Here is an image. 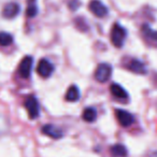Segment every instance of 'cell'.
<instances>
[{
  "mask_svg": "<svg viewBox=\"0 0 157 157\" xmlns=\"http://www.w3.org/2000/svg\"><path fill=\"white\" fill-rule=\"evenodd\" d=\"M127 37V31L122 25L115 23L111 29V42L115 48H120L123 46Z\"/></svg>",
  "mask_w": 157,
  "mask_h": 157,
  "instance_id": "6da1fadb",
  "label": "cell"
},
{
  "mask_svg": "<svg viewBox=\"0 0 157 157\" xmlns=\"http://www.w3.org/2000/svg\"><path fill=\"white\" fill-rule=\"evenodd\" d=\"M111 75H112V66L105 63H99L96 71H95V78H96L97 81L100 82V83H105V82L109 81Z\"/></svg>",
  "mask_w": 157,
  "mask_h": 157,
  "instance_id": "7a4b0ae2",
  "label": "cell"
},
{
  "mask_svg": "<svg viewBox=\"0 0 157 157\" xmlns=\"http://www.w3.org/2000/svg\"><path fill=\"white\" fill-rule=\"evenodd\" d=\"M25 108H26L27 112H28V115L31 120H36V118L39 117L40 114V105L38 99L35 96H29L26 98L24 103Z\"/></svg>",
  "mask_w": 157,
  "mask_h": 157,
  "instance_id": "3957f363",
  "label": "cell"
},
{
  "mask_svg": "<svg viewBox=\"0 0 157 157\" xmlns=\"http://www.w3.org/2000/svg\"><path fill=\"white\" fill-rule=\"evenodd\" d=\"M141 33L144 41L153 48H157V31L153 30L150 25L144 24L141 27Z\"/></svg>",
  "mask_w": 157,
  "mask_h": 157,
  "instance_id": "277c9868",
  "label": "cell"
},
{
  "mask_svg": "<svg viewBox=\"0 0 157 157\" xmlns=\"http://www.w3.org/2000/svg\"><path fill=\"white\" fill-rule=\"evenodd\" d=\"M53 71H54V66L52 65V63L48 59L46 58L40 59L39 63L37 66V72L40 76H42L44 78H48L53 74Z\"/></svg>",
  "mask_w": 157,
  "mask_h": 157,
  "instance_id": "5b68a950",
  "label": "cell"
},
{
  "mask_svg": "<svg viewBox=\"0 0 157 157\" xmlns=\"http://www.w3.org/2000/svg\"><path fill=\"white\" fill-rule=\"evenodd\" d=\"M88 8H90V11L92 12L95 16H97V17H99V18L105 17V16H107L108 13H109L108 8L101 2L100 0H92L90 2Z\"/></svg>",
  "mask_w": 157,
  "mask_h": 157,
  "instance_id": "8992f818",
  "label": "cell"
},
{
  "mask_svg": "<svg viewBox=\"0 0 157 157\" xmlns=\"http://www.w3.org/2000/svg\"><path fill=\"white\" fill-rule=\"evenodd\" d=\"M115 115H116V120L120 123L121 126L123 127H128L130 125L133 124L135 122V117L131 113H129L128 111L123 109H117L115 111Z\"/></svg>",
  "mask_w": 157,
  "mask_h": 157,
  "instance_id": "52a82bcc",
  "label": "cell"
},
{
  "mask_svg": "<svg viewBox=\"0 0 157 157\" xmlns=\"http://www.w3.org/2000/svg\"><path fill=\"white\" fill-rule=\"evenodd\" d=\"M33 58L31 56H26L23 58V60L21 61L20 67H18V74L22 78H27L30 75L31 69H33Z\"/></svg>",
  "mask_w": 157,
  "mask_h": 157,
  "instance_id": "ba28073f",
  "label": "cell"
},
{
  "mask_svg": "<svg viewBox=\"0 0 157 157\" xmlns=\"http://www.w3.org/2000/svg\"><path fill=\"white\" fill-rule=\"evenodd\" d=\"M126 68L136 74H145L147 72L145 65L137 58L129 59V61L126 63Z\"/></svg>",
  "mask_w": 157,
  "mask_h": 157,
  "instance_id": "9c48e42d",
  "label": "cell"
},
{
  "mask_svg": "<svg viewBox=\"0 0 157 157\" xmlns=\"http://www.w3.org/2000/svg\"><path fill=\"white\" fill-rule=\"evenodd\" d=\"M21 11L20 5L16 2H9L5 6L2 10V16L5 18H8V20H11V18H14L18 15Z\"/></svg>",
  "mask_w": 157,
  "mask_h": 157,
  "instance_id": "30bf717a",
  "label": "cell"
},
{
  "mask_svg": "<svg viewBox=\"0 0 157 157\" xmlns=\"http://www.w3.org/2000/svg\"><path fill=\"white\" fill-rule=\"evenodd\" d=\"M41 131L43 135L48 136V137L52 138V139H60L63 137V131L58 128V127L54 126V125H44L41 128Z\"/></svg>",
  "mask_w": 157,
  "mask_h": 157,
  "instance_id": "8fae6325",
  "label": "cell"
},
{
  "mask_svg": "<svg viewBox=\"0 0 157 157\" xmlns=\"http://www.w3.org/2000/svg\"><path fill=\"white\" fill-rule=\"evenodd\" d=\"M110 90H111V94L115 97L116 99H121V100H125V99L128 98V94L127 92L122 87L121 85L116 83H113L110 86Z\"/></svg>",
  "mask_w": 157,
  "mask_h": 157,
  "instance_id": "7c38bea8",
  "label": "cell"
},
{
  "mask_svg": "<svg viewBox=\"0 0 157 157\" xmlns=\"http://www.w3.org/2000/svg\"><path fill=\"white\" fill-rule=\"evenodd\" d=\"M110 152L113 157H126L128 152L127 148L123 144H114L110 147Z\"/></svg>",
  "mask_w": 157,
  "mask_h": 157,
  "instance_id": "4fadbf2b",
  "label": "cell"
},
{
  "mask_svg": "<svg viewBox=\"0 0 157 157\" xmlns=\"http://www.w3.org/2000/svg\"><path fill=\"white\" fill-rule=\"evenodd\" d=\"M80 99V90H78V86L71 85L67 90L66 94V100L70 101V102H76Z\"/></svg>",
  "mask_w": 157,
  "mask_h": 157,
  "instance_id": "5bb4252c",
  "label": "cell"
},
{
  "mask_svg": "<svg viewBox=\"0 0 157 157\" xmlns=\"http://www.w3.org/2000/svg\"><path fill=\"white\" fill-rule=\"evenodd\" d=\"M82 117L85 122L87 123H93L96 121L97 118V112L94 108H86L83 111V114H82Z\"/></svg>",
  "mask_w": 157,
  "mask_h": 157,
  "instance_id": "9a60e30c",
  "label": "cell"
},
{
  "mask_svg": "<svg viewBox=\"0 0 157 157\" xmlns=\"http://www.w3.org/2000/svg\"><path fill=\"white\" fill-rule=\"evenodd\" d=\"M13 42V37L12 35L5 31L0 33V46H9Z\"/></svg>",
  "mask_w": 157,
  "mask_h": 157,
  "instance_id": "2e32d148",
  "label": "cell"
},
{
  "mask_svg": "<svg viewBox=\"0 0 157 157\" xmlns=\"http://www.w3.org/2000/svg\"><path fill=\"white\" fill-rule=\"evenodd\" d=\"M38 13V8L36 6V3H29L28 8L26 9V15L28 17H35Z\"/></svg>",
  "mask_w": 157,
  "mask_h": 157,
  "instance_id": "e0dca14e",
  "label": "cell"
},
{
  "mask_svg": "<svg viewBox=\"0 0 157 157\" xmlns=\"http://www.w3.org/2000/svg\"><path fill=\"white\" fill-rule=\"evenodd\" d=\"M8 129H9V123H8V121L3 116H0V135L6 132Z\"/></svg>",
  "mask_w": 157,
  "mask_h": 157,
  "instance_id": "ac0fdd59",
  "label": "cell"
},
{
  "mask_svg": "<svg viewBox=\"0 0 157 157\" xmlns=\"http://www.w3.org/2000/svg\"><path fill=\"white\" fill-rule=\"evenodd\" d=\"M29 3H36V0H28V5Z\"/></svg>",
  "mask_w": 157,
  "mask_h": 157,
  "instance_id": "d6986e66",
  "label": "cell"
}]
</instances>
